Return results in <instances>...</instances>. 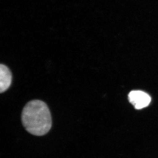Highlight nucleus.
I'll list each match as a JSON object with an SVG mask.
<instances>
[{
  "mask_svg": "<svg viewBox=\"0 0 158 158\" xmlns=\"http://www.w3.org/2000/svg\"><path fill=\"white\" fill-rule=\"evenodd\" d=\"M12 74L9 69L4 64L0 65V92L2 93L11 86Z\"/></svg>",
  "mask_w": 158,
  "mask_h": 158,
  "instance_id": "nucleus-3",
  "label": "nucleus"
},
{
  "mask_svg": "<svg viewBox=\"0 0 158 158\" xmlns=\"http://www.w3.org/2000/svg\"><path fill=\"white\" fill-rule=\"evenodd\" d=\"M128 99L137 110L146 107L151 101V98L148 94L140 90L131 91L128 94Z\"/></svg>",
  "mask_w": 158,
  "mask_h": 158,
  "instance_id": "nucleus-2",
  "label": "nucleus"
},
{
  "mask_svg": "<svg viewBox=\"0 0 158 158\" xmlns=\"http://www.w3.org/2000/svg\"><path fill=\"white\" fill-rule=\"evenodd\" d=\"M23 126L34 135H45L51 130L52 118L48 106L44 102L34 100L27 103L21 115Z\"/></svg>",
  "mask_w": 158,
  "mask_h": 158,
  "instance_id": "nucleus-1",
  "label": "nucleus"
}]
</instances>
